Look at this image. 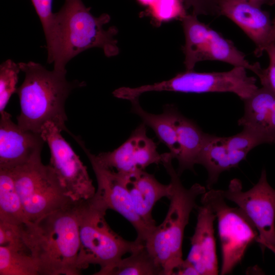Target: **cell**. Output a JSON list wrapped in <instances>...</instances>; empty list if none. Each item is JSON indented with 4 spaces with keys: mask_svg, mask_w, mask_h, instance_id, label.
<instances>
[{
    "mask_svg": "<svg viewBox=\"0 0 275 275\" xmlns=\"http://www.w3.org/2000/svg\"><path fill=\"white\" fill-rule=\"evenodd\" d=\"M173 116L179 149L176 158L178 163L177 172L181 176L186 170L194 171L207 133L194 121L183 116L175 106Z\"/></svg>",
    "mask_w": 275,
    "mask_h": 275,
    "instance_id": "cell-20",
    "label": "cell"
},
{
    "mask_svg": "<svg viewBox=\"0 0 275 275\" xmlns=\"http://www.w3.org/2000/svg\"><path fill=\"white\" fill-rule=\"evenodd\" d=\"M146 125L142 123L129 138L112 151L95 155L96 160L105 168L123 175L145 170L152 164L162 163V154L157 145L147 134Z\"/></svg>",
    "mask_w": 275,
    "mask_h": 275,
    "instance_id": "cell-13",
    "label": "cell"
},
{
    "mask_svg": "<svg viewBox=\"0 0 275 275\" xmlns=\"http://www.w3.org/2000/svg\"><path fill=\"white\" fill-rule=\"evenodd\" d=\"M169 152L162 154L161 164L170 177V205L163 222L153 229L145 245L162 267L164 275H173L183 261L182 243L184 230L193 210L198 206L197 199L206 191L204 186L194 184L187 188L172 164Z\"/></svg>",
    "mask_w": 275,
    "mask_h": 275,
    "instance_id": "cell-4",
    "label": "cell"
},
{
    "mask_svg": "<svg viewBox=\"0 0 275 275\" xmlns=\"http://www.w3.org/2000/svg\"><path fill=\"white\" fill-rule=\"evenodd\" d=\"M131 103V112L140 117L143 123L153 130L159 140L169 148L173 159H176L179 149L173 121L174 105H167L163 108L162 113L153 114L145 111L140 105L139 99L133 100Z\"/></svg>",
    "mask_w": 275,
    "mask_h": 275,
    "instance_id": "cell-21",
    "label": "cell"
},
{
    "mask_svg": "<svg viewBox=\"0 0 275 275\" xmlns=\"http://www.w3.org/2000/svg\"><path fill=\"white\" fill-rule=\"evenodd\" d=\"M226 199L235 203L257 228V240L263 252L265 243L275 245V189L268 183L265 169L258 182L243 191L241 181L231 180L226 190H221Z\"/></svg>",
    "mask_w": 275,
    "mask_h": 275,
    "instance_id": "cell-11",
    "label": "cell"
},
{
    "mask_svg": "<svg viewBox=\"0 0 275 275\" xmlns=\"http://www.w3.org/2000/svg\"><path fill=\"white\" fill-rule=\"evenodd\" d=\"M264 250L267 248L275 254V245L271 244L265 243L264 245Z\"/></svg>",
    "mask_w": 275,
    "mask_h": 275,
    "instance_id": "cell-35",
    "label": "cell"
},
{
    "mask_svg": "<svg viewBox=\"0 0 275 275\" xmlns=\"http://www.w3.org/2000/svg\"><path fill=\"white\" fill-rule=\"evenodd\" d=\"M219 15L236 24L254 43L256 56H261L272 42V22L261 7L241 0H221Z\"/></svg>",
    "mask_w": 275,
    "mask_h": 275,
    "instance_id": "cell-15",
    "label": "cell"
},
{
    "mask_svg": "<svg viewBox=\"0 0 275 275\" xmlns=\"http://www.w3.org/2000/svg\"><path fill=\"white\" fill-rule=\"evenodd\" d=\"M225 200L221 189L212 188L201 197L202 204L210 207L217 221L222 275L232 272L242 260L249 246L259 237L257 228L241 209L229 206Z\"/></svg>",
    "mask_w": 275,
    "mask_h": 275,
    "instance_id": "cell-7",
    "label": "cell"
},
{
    "mask_svg": "<svg viewBox=\"0 0 275 275\" xmlns=\"http://www.w3.org/2000/svg\"><path fill=\"white\" fill-rule=\"evenodd\" d=\"M122 175L136 213L154 229L156 225L152 214L153 207L161 199H169L172 193L170 183H160L153 175L145 170Z\"/></svg>",
    "mask_w": 275,
    "mask_h": 275,
    "instance_id": "cell-18",
    "label": "cell"
},
{
    "mask_svg": "<svg viewBox=\"0 0 275 275\" xmlns=\"http://www.w3.org/2000/svg\"><path fill=\"white\" fill-rule=\"evenodd\" d=\"M73 136L87 156L95 173L98 186L94 196L107 210L115 211L127 220L136 232V240L145 243L153 229L136 213L123 175L100 164L83 141L79 136Z\"/></svg>",
    "mask_w": 275,
    "mask_h": 275,
    "instance_id": "cell-12",
    "label": "cell"
},
{
    "mask_svg": "<svg viewBox=\"0 0 275 275\" xmlns=\"http://www.w3.org/2000/svg\"><path fill=\"white\" fill-rule=\"evenodd\" d=\"M52 123L43 126L41 134L49 148V165L68 196L74 202L88 200L96 193L86 167Z\"/></svg>",
    "mask_w": 275,
    "mask_h": 275,
    "instance_id": "cell-10",
    "label": "cell"
},
{
    "mask_svg": "<svg viewBox=\"0 0 275 275\" xmlns=\"http://www.w3.org/2000/svg\"><path fill=\"white\" fill-rule=\"evenodd\" d=\"M269 63L266 69H261L257 75L262 87L267 88L275 92V42L271 43L266 49Z\"/></svg>",
    "mask_w": 275,
    "mask_h": 275,
    "instance_id": "cell-31",
    "label": "cell"
},
{
    "mask_svg": "<svg viewBox=\"0 0 275 275\" xmlns=\"http://www.w3.org/2000/svg\"><path fill=\"white\" fill-rule=\"evenodd\" d=\"M11 170L29 222H35L75 202L68 196L52 167L42 163L41 156Z\"/></svg>",
    "mask_w": 275,
    "mask_h": 275,
    "instance_id": "cell-6",
    "label": "cell"
},
{
    "mask_svg": "<svg viewBox=\"0 0 275 275\" xmlns=\"http://www.w3.org/2000/svg\"><path fill=\"white\" fill-rule=\"evenodd\" d=\"M150 6L153 16L160 21L181 20L187 14L181 0H156Z\"/></svg>",
    "mask_w": 275,
    "mask_h": 275,
    "instance_id": "cell-27",
    "label": "cell"
},
{
    "mask_svg": "<svg viewBox=\"0 0 275 275\" xmlns=\"http://www.w3.org/2000/svg\"><path fill=\"white\" fill-rule=\"evenodd\" d=\"M142 4L145 5H151L156 0H138Z\"/></svg>",
    "mask_w": 275,
    "mask_h": 275,
    "instance_id": "cell-34",
    "label": "cell"
},
{
    "mask_svg": "<svg viewBox=\"0 0 275 275\" xmlns=\"http://www.w3.org/2000/svg\"><path fill=\"white\" fill-rule=\"evenodd\" d=\"M0 169H12L41 156L40 133L21 128L6 111L0 113Z\"/></svg>",
    "mask_w": 275,
    "mask_h": 275,
    "instance_id": "cell-14",
    "label": "cell"
},
{
    "mask_svg": "<svg viewBox=\"0 0 275 275\" xmlns=\"http://www.w3.org/2000/svg\"><path fill=\"white\" fill-rule=\"evenodd\" d=\"M25 243L42 275H78L76 202L35 222L23 224Z\"/></svg>",
    "mask_w": 275,
    "mask_h": 275,
    "instance_id": "cell-3",
    "label": "cell"
},
{
    "mask_svg": "<svg viewBox=\"0 0 275 275\" xmlns=\"http://www.w3.org/2000/svg\"><path fill=\"white\" fill-rule=\"evenodd\" d=\"M181 20L185 39L183 51L186 70H193L199 62L211 60L242 67L258 74L262 69L259 63H250L232 41L199 21L197 15L187 14Z\"/></svg>",
    "mask_w": 275,
    "mask_h": 275,
    "instance_id": "cell-9",
    "label": "cell"
},
{
    "mask_svg": "<svg viewBox=\"0 0 275 275\" xmlns=\"http://www.w3.org/2000/svg\"><path fill=\"white\" fill-rule=\"evenodd\" d=\"M244 113L238 124L261 139L275 144V92L262 87L243 100Z\"/></svg>",
    "mask_w": 275,
    "mask_h": 275,
    "instance_id": "cell-17",
    "label": "cell"
},
{
    "mask_svg": "<svg viewBox=\"0 0 275 275\" xmlns=\"http://www.w3.org/2000/svg\"><path fill=\"white\" fill-rule=\"evenodd\" d=\"M20 71L18 63L11 59L6 60L0 65V113L5 111L11 96L16 92Z\"/></svg>",
    "mask_w": 275,
    "mask_h": 275,
    "instance_id": "cell-25",
    "label": "cell"
},
{
    "mask_svg": "<svg viewBox=\"0 0 275 275\" xmlns=\"http://www.w3.org/2000/svg\"><path fill=\"white\" fill-rule=\"evenodd\" d=\"M248 154L228 148L224 143L223 137L207 133L197 164L203 166L207 172V189L212 188L222 173L237 167L245 159Z\"/></svg>",
    "mask_w": 275,
    "mask_h": 275,
    "instance_id": "cell-19",
    "label": "cell"
},
{
    "mask_svg": "<svg viewBox=\"0 0 275 275\" xmlns=\"http://www.w3.org/2000/svg\"><path fill=\"white\" fill-rule=\"evenodd\" d=\"M110 19L107 14L93 16L81 0H65L54 13L51 36L46 42L48 63H53L54 70L67 72L68 62L87 49L101 48L108 57L118 54L117 28L104 29Z\"/></svg>",
    "mask_w": 275,
    "mask_h": 275,
    "instance_id": "cell-1",
    "label": "cell"
},
{
    "mask_svg": "<svg viewBox=\"0 0 275 275\" xmlns=\"http://www.w3.org/2000/svg\"><path fill=\"white\" fill-rule=\"evenodd\" d=\"M246 69L234 67L228 71L198 72L186 70L173 78L151 85L129 88V96L139 98L148 92L170 91L186 93L230 92L243 101L250 97L258 89L256 79L248 75Z\"/></svg>",
    "mask_w": 275,
    "mask_h": 275,
    "instance_id": "cell-8",
    "label": "cell"
},
{
    "mask_svg": "<svg viewBox=\"0 0 275 275\" xmlns=\"http://www.w3.org/2000/svg\"><path fill=\"white\" fill-rule=\"evenodd\" d=\"M107 210L94 196L76 202L79 238L76 266L80 272L90 265L107 267L145 245L136 239L126 240L115 232L106 221Z\"/></svg>",
    "mask_w": 275,
    "mask_h": 275,
    "instance_id": "cell-5",
    "label": "cell"
},
{
    "mask_svg": "<svg viewBox=\"0 0 275 275\" xmlns=\"http://www.w3.org/2000/svg\"><path fill=\"white\" fill-rule=\"evenodd\" d=\"M39 274V266L30 252L0 246V275Z\"/></svg>",
    "mask_w": 275,
    "mask_h": 275,
    "instance_id": "cell-24",
    "label": "cell"
},
{
    "mask_svg": "<svg viewBox=\"0 0 275 275\" xmlns=\"http://www.w3.org/2000/svg\"><path fill=\"white\" fill-rule=\"evenodd\" d=\"M197 209V223L186 259L194 265L199 275H216L219 271L214 229L216 216L206 205L202 204Z\"/></svg>",
    "mask_w": 275,
    "mask_h": 275,
    "instance_id": "cell-16",
    "label": "cell"
},
{
    "mask_svg": "<svg viewBox=\"0 0 275 275\" xmlns=\"http://www.w3.org/2000/svg\"><path fill=\"white\" fill-rule=\"evenodd\" d=\"M23 225L0 221V246L30 252L25 242Z\"/></svg>",
    "mask_w": 275,
    "mask_h": 275,
    "instance_id": "cell-26",
    "label": "cell"
},
{
    "mask_svg": "<svg viewBox=\"0 0 275 275\" xmlns=\"http://www.w3.org/2000/svg\"><path fill=\"white\" fill-rule=\"evenodd\" d=\"M199 275L194 265L186 259L184 260L182 263L175 270L173 275Z\"/></svg>",
    "mask_w": 275,
    "mask_h": 275,
    "instance_id": "cell-32",
    "label": "cell"
},
{
    "mask_svg": "<svg viewBox=\"0 0 275 275\" xmlns=\"http://www.w3.org/2000/svg\"><path fill=\"white\" fill-rule=\"evenodd\" d=\"M94 275H164L162 267L147 249L145 245L122 258L112 265L100 270Z\"/></svg>",
    "mask_w": 275,
    "mask_h": 275,
    "instance_id": "cell-22",
    "label": "cell"
},
{
    "mask_svg": "<svg viewBox=\"0 0 275 275\" xmlns=\"http://www.w3.org/2000/svg\"><path fill=\"white\" fill-rule=\"evenodd\" d=\"M0 221L18 225L29 222L11 169H0Z\"/></svg>",
    "mask_w": 275,
    "mask_h": 275,
    "instance_id": "cell-23",
    "label": "cell"
},
{
    "mask_svg": "<svg viewBox=\"0 0 275 275\" xmlns=\"http://www.w3.org/2000/svg\"><path fill=\"white\" fill-rule=\"evenodd\" d=\"M223 139L230 149L248 153L255 147L264 144L258 136L243 129L240 132L231 136L223 137Z\"/></svg>",
    "mask_w": 275,
    "mask_h": 275,
    "instance_id": "cell-28",
    "label": "cell"
},
{
    "mask_svg": "<svg viewBox=\"0 0 275 275\" xmlns=\"http://www.w3.org/2000/svg\"><path fill=\"white\" fill-rule=\"evenodd\" d=\"M25 74L22 84L16 90L20 105L17 124L24 130L41 134L47 122L54 124L61 131L72 134L66 126L67 117L65 102L75 88L84 82L69 81L66 72L48 70L32 61L18 63Z\"/></svg>",
    "mask_w": 275,
    "mask_h": 275,
    "instance_id": "cell-2",
    "label": "cell"
},
{
    "mask_svg": "<svg viewBox=\"0 0 275 275\" xmlns=\"http://www.w3.org/2000/svg\"><path fill=\"white\" fill-rule=\"evenodd\" d=\"M41 22L46 42L51 35L54 13L52 11V0H31Z\"/></svg>",
    "mask_w": 275,
    "mask_h": 275,
    "instance_id": "cell-29",
    "label": "cell"
},
{
    "mask_svg": "<svg viewBox=\"0 0 275 275\" xmlns=\"http://www.w3.org/2000/svg\"><path fill=\"white\" fill-rule=\"evenodd\" d=\"M186 9H191L192 14L220 16L219 3L221 0H181Z\"/></svg>",
    "mask_w": 275,
    "mask_h": 275,
    "instance_id": "cell-30",
    "label": "cell"
},
{
    "mask_svg": "<svg viewBox=\"0 0 275 275\" xmlns=\"http://www.w3.org/2000/svg\"><path fill=\"white\" fill-rule=\"evenodd\" d=\"M271 38L273 42H275V18L272 21V30L271 33Z\"/></svg>",
    "mask_w": 275,
    "mask_h": 275,
    "instance_id": "cell-36",
    "label": "cell"
},
{
    "mask_svg": "<svg viewBox=\"0 0 275 275\" xmlns=\"http://www.w3.org/2000/svg\"><path fill=\"white\" fill-rule=\"evenodd\" d=\"M258 7H261L264 5L272 6L275 3V0H241Z\"/></svg>",
    "mask_w": 275,
    "mask_h": 275,
    "instance_id": "cell-33",
    "label": "cell"
}]
</instances>
